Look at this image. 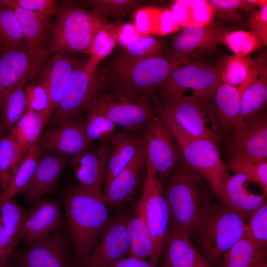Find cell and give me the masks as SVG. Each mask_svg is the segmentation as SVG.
I'll return each mask as SVG.
<instances>
[{"label": "cell", "mask_w": 267, "mask_h": 267, "mask_svg": "<svg viewBox=\"0 0 267 267\" xmlns=\"http://www.w3.org/2000/svg\"><path fill=\"white\" fill-rule=\"evenodd\" d=\"M172 135L182 161L207 182L222 204L231 176L221 157L216 142L207 138H192L177 134Z\"/></svg>", "instance_id": "obj_7"}, {"label": "cell", "mask_w": 267, "mask_h": 267, "mask_svg": "<svg viewBox=\"0 0 267 267\" xmlns=\"http://www.w3.org/2000/svg\"><path fill=\"white\" fill-rule=\"evenodd\" d=\"M256 61L248 56L233 54L225 59L221 65L222 83L239 88L248 80L256 66Z\"/></svg>", "instance_id": "obj_37"}, {"label": "cell", "mask_w": 267, "mask_h": 267, "mask_svg": "<svg viewBox=\"0 0 267 267\" xmlns=\"http://www.w3.org/2000/svg\"><path fill=\"white\" fill-rule=\"evenodd\" d=\"M157 101L160 117L172 134L218 140L220 128L210 102L181 93L161 94Z\"/></svg>", "instance_id": "obj_3"}, {"label": "cell", "mask_w": 267, "mask_h": 267, "mask_svg": "<svg viewBox=\"0 0 267 267\" xmlns=\"http://www.w3.org/2000/svg\"><path fill=\"white\" fill-rule=\"evenodd\" d=\"M16 267V266H10V265H9L8 264H7L5 267Z\"/></svg>", "instance_id": "obj_56"}, {"label": "cell", "mask_w": 267, "mask_h": 267, "mask_svg": "<svg viewBox=\"0 0 267 267\" xmlns=\"http://www.w3.org/2000/svg\"><path fill=\"white\" fill-rule=\"evenodd\" d=\"M103 81L97 72L89 73L85 65L77 63L64 89L52 123L56 126L62 121L72 117L89 104L100 92Z\"/></svg>", "instance_id": "obj_12"}, {"label": "cell", "mask_w": 267, "mask_h": 267, "mask_svg": "<svg viewBox=\"0 0 267 267\" xmlns=\"http://www.w3.org/2000/svg\"><path fill=\"white\" fill-rule=\"evenodd\" d=\"M38 145L42 151L69 156L88 150L90 143L86 134L84 122L68 118L41 136Z\"/></svg>", "instance_id": "obj_18"}, {"label": "cell", "mask_w": 267, "mask_h": 267, "mask_svg": "<svg viewBox=\"0 0 267 267\" xmlns=\"http://www.w3.org/2000/svg\"><path fill=\"white\" fill-rule=\"evenodd\" d=\"M222 63L207 65L188 61L178 66L159 88L161 94L183 93L187 89L193 95L205 102H210L222 83Z\"/></svg>", "instance_id": "obj_9"}, {"label": "cell", "mask_w": 267, "mask_h": 267, "mask_svg": "<svg viewBox=\"0 0 267 267\" xmlns=\"http://www.w3.org/2000/svg\"><path fill=\"white\" fill-rule=\"evenodd\" d=\"M83 122L86 134L90 144L97 139L110 140L115 135L118 126L106 117L89 110Z\"/></svg>", "instance_id": "obj_43"}, {"label": "cell", "mask_w": 267, "mask_h": 267, "mask_svg": "<svg viewBox=\"0 0 267 267\" xmlns=\"http://www.w3.org/2000/svg\"><path fill=\"white\" fill-rule=\"evenodd\" d=\"M141 134L123 130L110 140L111 147L105 177V188L131 161L142 140Z\"/></svg>", "instance_id": "obj_28"}, {"label": "cell", "mask_w": 267, "mask_h": 267, "mask_svg": "<svg viewBox=\"0 0 267 267\" xmlns=\"http://www.w3.org/2000/svg\"><path fill=\"white\" fill-rule=\"evenodd\" d=\"M37 69L24 47L0 48V106L10 92Z\"/></svg>", "instance_id": "obj_20"}, {"label": "cell", "mask_w": 267, "mask_h": 267, "mask_svg": "<svg viewBox=\"0 0 267 267\" xmlns=\"http://www.w3.org/2000/svg\"><path fill=\"white\" fill-rule=\"evenodd\" d=\"M110 91L101 90L87 110L101 114L124 131L131 133L141 131L150 119L159 113L154 95L124 89L110 86Z\"/></svg>", "instance_id": "obj_4"}, {"label": "cell", "mask_w": 267, "mask_h": 267, "mask_svg": "<svg viewBox=\"0 0 267 267\" xmlns=\"http://www.w3.org/2000/svg\"><path fill=\"white\" fill-rule=\"evenodd\" d=\"M108 267H157L152 263L136 258L129 257L124 258Z\"/></svg>", "instance_id": "obj_53"}, {"label": "cell", "mask_w": 267, "mask_h": 267, "mask_svg": "<svg viewBox=\"0 0 267 267\" xmlns=\"http://www.w3.org/2000/svg\"><path fill=\"white\" fill-rule=\"evenodd\" d=\"M232 128L231 147L244 154L267 158V118L265 114L237 122Z\"/></svg>", "instance_id": "obj_21"}, {"label": "cell", "mask_w": 267, "mask_h": 267, "mask_svg": "<svg viewBox=\"0 0 267 267\" xmlns=\"http://www.w3.org/2000/svg\"><path fill=\"white\" fill-rule=\"evenodd\" d=\"M42 150L36 143L22 159L20 165L6 188L0 196V208L6 200L21 193L30 180L41 159Z\"/></svg>", "instance_id": "obj_35"}, {"label": "cell", "mask_w": 267, "mask_h": 267, "mask_svg": "<svg viewBox=\"0 0 267 267\" xmlns=\"http://www.w3.org/2000/svg\"><path fill=\"white\" fill-rule=\"evenodd\" d=\"M182 64L164 52L138 61L127 67L111 70L109 85L124 89L154 95L173 71Z\"/></svg>", "instance_id": "obj_8"}, {"label": "cell", "mask_w": 267, "mask_h": 267, "mask_svg": "<svg viewBox=\"0 0 267 267\" xmlns=\"http://www.w3.org/2000/svg\"><path fill=\"white\" fill-rule=\"evenodd\" d=\"M227 28L212 22L205 25L182 27L173 40L169 54L182 63L199 54L213 53Z\"/></svg>", "instance_id": "obj_14"}, {"label": "cell", "mask_w": 267, "mask_h": 267, "mask_svg": "<svg viewBox=\"0 0 267 267\" xmlns=\"http://www.w3.org/2000/svg\"><path fill=\"white\" fill-rule=\"evenodd\" d=\"M56 15L47 54L74 51L87 53L94 35L107 27L104 18L73 1L63 2Z\"/></svg>", "instance_id": "obj_5"}, {"label": "cell", "mask_w": 267, "mask_h": 267, "mask_svg": "<svg viewBox=\"0 0 267 267\" xmlns=\"http://www.w3.org/2000/svg\"><path fill=\"white\" fill-rule=\"evenodd\" d=\"M106 28L96 33L88 50L89 59L85 64V68L91 74L96 72L99 64L111 53L115 46V37L108 32Z\"/></svg>", "instance_id": "obj_41"}, {"label": "cell", "mask_w": 267, "mask_h": 267, "mask_svg": "<svg viewBox=\"0 0 267 267\" xmlns=\"http://www.w3.org/2000/svg\"><path fill=\"white\" fill-rule=\"evenodd\" d=\"M145 130L135 154L111 180L103 193L108 205L116 207L132 201L136 192L141 171L146 165Z\"/></svg>", "instance_id": "obj_16"}, {"label": "cell", "mask_w": 267, "mask_h": 267, "mask_svg": "<svg viewBox=\"0 0 267 267\" xmlns=\"http://www.w3.org/2000/svg\"><path fill=\"white\" fill-rule=\"evenodd\" d=\"M222 259V267H267V250L256 245L246 235Z\"/></svg>", "instance_id": "obj_32"}, {"label": "cell", "mask_w": 267, "mask_h": 267, "mask_svg": "<svg viewBox=\"0 0 267 267\" xmlns=\"http://www.w3.org/2000/svg\"><path fill=\"white\" fill-rule=\"evenodd\" d=\"M145 129L146 165L155 171L164 186L181 161L180 152L170 130L161 117H152Z\"/></svg>", "instance_id": "obj_10"}, {"label": "cell", "mask_w": 267, "mask_h": 267, "mask_svg": "<svg viewBox=\"0 0 267 267\" xmlns=\"http://www.w3.org/2000/svg\"><path fill=\"white\" fill-rule=\"evenodd\" d=\"M171 13L178 25L182 27H192L193 12L191 7L175 0Z\"/></svg>", "instance_id": "obj_52"}, {"label": "cell", "mask_w": 267, "mask_h": 267, "mask_svg": "<svg viewBox=\"0 0 267 267\" xmlns=\"http://www.w3.org/2000/svg\"><path fill=\"white\" fill-rule=\"evenodd\" d=\"M161 267H211L190 239L170 224Z\"/></svg>", "instance_id": "obj_26"}, {"label": "cell", "mask_w": 267, "mask_h": 267, "mask_svg": "<svg viewBox=\"0 0 267 267\" xmlns=\"http://www.w3.org/2000/svg\"><path fill=\"white\" fill-rule=\"evenodd\" d=\"M246 1L253 6H257L259 9L267 5V0H246Z\"/></svg>", "instance_id": "obj_54"}, {"label": "cell", "mask_w": 267, "mask_h": 267, "mask_svg": "<svg viewBox=\"0 0 267 267\" xmlns=\"http://www.w3.org/2000/svg\"><path fill=\"white\" fill-rule=\"evenodd\" d=\"M247 231L245 219L222 204L214 203L195 230L199 246L213 261L222 258Z\"/></svg>", "instance_id": "obj_6"}, {"label": "cell", "mask_w": 267, "mask_h": 267, "mask_svg": "<svg viewBox=\"0 0 267 267\" xmlns=\"http://www.w3.org/2000/svg\"><path fill=\"white\" fill-rule=\"evenodd\" d=\"M164 45L160 39L152 36L137 38L130 43L115 58L111 70L127 67L146 58L163 52Z\"/></svg>", "instance_id": "obj_33"}, {"label": "cell", "mask_w": 267, "mask_h": 267, "mask_svg": "<svg viewBox=\"0 0 267 267\" xmlns=\"http://www.w3.org/2000/svg\"><path fill=\"white\" fill-rule=\"evenodd\" d=\"M23 80L6 96L0 106L2 131L10 132L26 110V84Z\"/></svg>", "instance_id": "obj_36"}, {"label": "cell", "mask_w": 267, "mask_h": 267, "mask_svg": "<svg viewBox=\"0 0 267 267\" xmlns=\"http://www.w3.org/2000/svg\"><path fill=\"white\" fill-rule=\"evenodd\" d=\"M26 212L12 198L0 208V216L5 231L16 249L21 239L22 224Z\"/></svg>", "instance_id": "obj_40"}, {"label": "cell", "mask_w": 267, "mask_h": 267, "mask_svg": "<svg viewBox=\"0 0 267 267\" xmlns=\"http://www.w3.org/2000/svg\"><path fill=\"white\" fill-rule=\"evenodd\" d=\"M64 204L75 259L80 266L108 221V204L101 189L80 184L67 193Z\"/></svg>", "instance_id": "obj_2"}, {"label": "cell", "mask_w": 267, "mask_h": 267, "mask_svg": "<svg viewBox=\"0 0 267 267\" xmlns=\"http://www.w3.org/2000/svg\"><path fill=\"white\" fill-rule=\"evenodd\" d=\"M50 117L46 109L39 112L26 110L12 129L15 143L22 159L39 141Z\"/></svg>", "instance_id": "obj_30"}, {"label": "cell", "mask_w": 267, "mask_h": 267, "mask_svg": "<svg viewBox=\"0 0 267 267\" xmlns=\"http://www.w3.org/2000/svg\"><path fill=\"white\" fill-rule=\"evenodd\" d=\"M77 63L67 52H57L40 74L38 83L45 88L49 95V102L46 111L50 117L59 105Z\"/></svg>", "instance_id": "obj_22"}, {"label": "cell", "mask_w": 267, "mask_h": 267, "mask_svg": "<svg viewBox=\"0 0 267 267\" xmlns=\"http://www.w3.org/2000/svg\"><path fill=\"white\" fill-rule=\"evenodd\" d=\"M241 89L222 83L217 89L212 100L214 99L213 109L220 130L226 131L232 128L239 119Z\"/></svg>", "instance_id": "obj_31"}, {"label": "cell", "mask_w": 267, "mask_h": 267, "mask_svg": "<svg viewBox=\"0 0 267 267\" xmlns=\"http://www.w3.org/2000/svg\"><path fill=\"white\" fill-rule=\"evenodd\" d=\"M19 20L14 10L0 6V48L24 47Z\"/></svg>", "instance_id": "obj_39"}, {"label": "cell", "mask_w": 267, "mask_h": 267, "mask_svg": "<svg viewBox=\"0 0 267 267\" xmlns=\"http://www.w3.org/2000/svg\"><path fill=\"white\" fill-rule=\"evenodd\" d=\"M164 185L170 224L190 239L214 203L213 191L207 182L181 159Z\"/></svg>", "instance_id": "obj_1"}, {"label": "cell", "mask_w": 267, "mask_h": 267, "mask_svg": "<svg viewBox=\"0 0 267 267\" xmlns=\"http://www.w3.org/2000/svg\"><path fill=\"white\" fill-rule=\"evenodd\" d=\"M145 166L146 175L141 196L145 201L147 219L153 243L151 263L156 265L166 246L170 217L163 186L155 171Z\"/></svg>", "instance_id": "obj_11"}, {"label": "cell", "mask_w": 267, "mask_h": 267, "mask_svg": "<svg viewBox=\"0 0 267 267\" xmlns=\"http://www.w3.org/2000/svg\"><path fill=\"white\" fill-rule=\"evenodd\" d=\"M227 167L246 176L267 192V159L241 153L231 147Z\"/></svg>", "instance_id": "obj_34"}, {"label": "cell", "mask_w": 267, "mask_h": 267, "mask_svg": "<svg viewBox=\"0 0 267 267\" xmlns=\"http://www.w3.org/2000/svg\"><path fill=\"white\" fill-rule=\"evenodd\" d=\"M246 236L256 245L267 250V202L254 211L248 219Z\"/></svg>", "instance_id": "obj_44"}, {"label": "cell", "mask_w": 267, "mask_h": 267, "mask_svg": "<svg viewBox=\"0 0 267 267\" xmlns=\"http://www.w3.org/2000/svg\"><path fill=\"white\" fill-rule=\"evenodd\" d=\"M248 23L250 31L261 40L264 45H267V5L250 13Z\"/></svg>", "instance_id": "obj_50"}, {"label": "cell", "mask_w": 267, "mask_h": 267, "mask_svg": "<svg viewBox=\"0 0 267 267\" xmlns=\"http://www.w3.org/2000/svg\"><path fill=\"white\" fill-rule=\"evenodd\" d=\"M127 231L130 241L129 256L151 262L154 252L153 240L147 219L145 201L141 196L133 205Z\"/></svg>", "instance_id": "obj_25"}, {"label": "cell", "mask_w": 267, "mask_h": 267, "mask_svg": "<svg viewBox=\"0 0 267 267\" xmlns=\"http://www.w3.org/2000/svg\"><path fill=\"white\" fill-rule=\"evenodd\" d=\"M69 156L48 151L40 159L30 180L21 193L27 201L35 203L53 188Z\"/></svg>", "instance_id": "obj_24"}, {"label": "cell", "mask_w": 267, "mask_h": 267, "mask_svg": "<svg viewBox=\"0 0 267 267\" xmlns=\"http://www.w3.org/2000/svg\"><path fill=\"white\" fill-rule=\"evenodd\" d=\"M22 159L11 130L0 142V185L4 190L16 173Z\"/></svg>", "instance_id": "obj_38"}, {"label": "cell", "mask_w": 267, "mask_h": 267, "mask_svg": "<svg viewBox=\"0 0 267 267\" xmlns=\"http://www.w3.org/2000/svg\"><path fill=\"white\" fill-rule=\"evenodd\" d=\"M258 70L241 95L237 122L254 116L265 107L267 100V68L265 53L257 60Z\"/></svg>", "instance_id": "obj_29"}, {"label": "cell", "mask_w": 267, "mask_h": 267, "mask_svg": "<svg viewBox=\"0 0 267 267\" xmlns=\"http://www.w3.org/2000/svg\"><path fill=\"white\" fill-rule=\"evenodd\" d=\"M222 43L227 46L233 54L245 56L254 52L263 44L261 40L252 32L229 30L222 37Z\"/></svg>", "instance_id": "obj_42"}, {"label": "cell", "mask_w": 267, "mask_h": 267, "mask_svg": "<svg viewBox=\"0 0 267 267\" xmlns=\"http://www.w3.org/2000/svg\"><path fill=\"white\" fill-rule=\"evenodd\" d=\"M0 6L19 8L53 16L58 11L57 2L53 0H0Z\"/></svg>", "instance_id": "obj_47"}, {"label": "cell", "mask_w": 267, "mask_h": 267, "mask_svg": "<svg viewBox=\"0 0 267 267\" xmlns=\"http://www.w3.org/2000/svg\"><path fill=\"white\" fill-rule=\"evenodd\" d=\"M248 181L244 175L235 173L226 185L225 197L222 203L245 221L267 199V194L256 195L250 192L247 187Z\"/></svg>", "instance_id": "obj_27"}, {"label": "cell", "mask_w": 267, "mask_h": 267, "mask_svg": "<svg viewBox=\"0 0 267 267\" xmlns=\"http://www.w3.org/2000/svg\"><path fill=\"white\" fill-rule=\"evenodd\" d=\"M143 0H89L83 3L90 7L92 12L104 18L109 15L125 14L134 9Z\"/></svg>", "instance_id": "obj_45"}, {"label": "cell", "mask_w": 267, "mask_h": 267, "mask_svg": "<svg viewBox=\"0 0 267 267\" xmlns=\"http://www.w3.org/2000/svg\"><path fill=\"white\" fill-rule=\"evenodd\" d=\"M2 127H1V126L0 125V139H1V138L3 135L2 134Z\"/></svg>", "instance_id": "obj_55"}, {"label": "cell", "mask_w": 267, "mask_h": 267, "mask_svg": "<svg viewBox=\"0 0 267 267\" xmlns=\"http://www.w3.org/2000/svg\"><path fill=\"white\" fill-rule=\"evenodd\" d=\"M17 267H72L64 234L56 231L26 245L13 257Z\"/></svg>", "instance_id": "obj_15"}, {"label": "cell", "mask_w": 267, "mask_h": 267, "mask_svg": "<svg viewBox=\"0 0 267 267\" xmlns=\"http://www.w3.org/2000/svg\"><path fill=\"white\" fill-rule=\"evenodd\" d=\"M209 1L215 8V16L236 24L241 22L240 9L250 14L255 10L246 0H210Z\"/></svg>", "instance_id": "obj_46"}, {"label": "cell", "mask_w": 267, "mask_h": 267, "mask_svg": "<svg viewBox=\"0 0 267 267\" xmlns=\"http://www.w3.org/2000/svg\"><path fill=\"white\" fill-rule=\"evenodd\" d=\"M129 217L120 215L107 222L99 244L80 267H108L126 258L130 247L127 231Z\"/></svg>", "instance_id": "obj_13"}, {"label": "cell", "mask_w": 267, "mask_h": 267, "mask_svg": "<svg viewBox=\"0 0 267 267\" xmlns=\"http://www.w3.org/2000/svg\"><path fill=\"white\" fill-rule=\"evenodd\" d=\"M15 249L4 228L0 216V267H4L14 257Z\"/></svg>", "instance_id": "obj_51"}, {"label": "cell", "mask_w": 267, "mask_h": 267, "mask_svg": "<svg viewBox=\"0 0 267 267\" xmlns=\"http://www.w3.org/2000/svg\"><path fill=\"white\" fill-rule=\"evenodd\" d=\"M26 110L42 112L46 109L49 102V95L45 88L39 83L26 85Z\"/></svg>", "instance_id": "obj_49"}, {"label": "cell", "mask_w": 267, "mask_h": 267, "mask_svg": "<svg viewBox=\"0 0 267 267\" xmlns=\"http://www.w3.org/2000/svg\"><path fill=\"white\" fill-rule=\"evenodd\" d=\"M179 2L192 9L193 26H201L212 22L215 16L216 9L209 0H178Z\"/></svg>", "instance_id": "obj_48"}, {"label": "cell", "mask_w": 267, "mask_h": 267, "mask_svg": "<svg viewBox=\"0 0 267 267\" xmlns=\"http://www.w3.org/2000/svg\"><path fill=\"white\" fill-rule=\"evenodd\" d=\"M110 147V140L101 141L94 150L84 151L73 156L71 164L80 185L101 189L105 179Z\"/></svg>", "instance_id": "obj_23"}, {"label": "cell", "mask_w": 267, "mask_h": 267, "mask_svg": "<svg viewBox=\"0 0 267 267\" xmlns=\"http://www.w3.org/2000/svg\"><path fill=\"white\" fill-rule=\"evenodd\" d=\"M61 222L60 205L58 201L38 200L30 210L26 213L21 239L26 245L30 244L58 230Z\"/></svg>", "instance_id": "obj_19"}, {"label": "cell", "mask_w": 267, "mask_h": 267, "mask_svg": "<svg viewBox=\"0 0 267 267\" xmlns=\"http://www.w3.org/2000/svg\"><path fill=\"white\" fill-rule=\"evenodd\" d=\"M13 9L21 25L26 51L38 69L47 55L53 28L50 22L52 16L19 8Z\"/></svg>", "instance_id": "obj_17"}]
</instances>
